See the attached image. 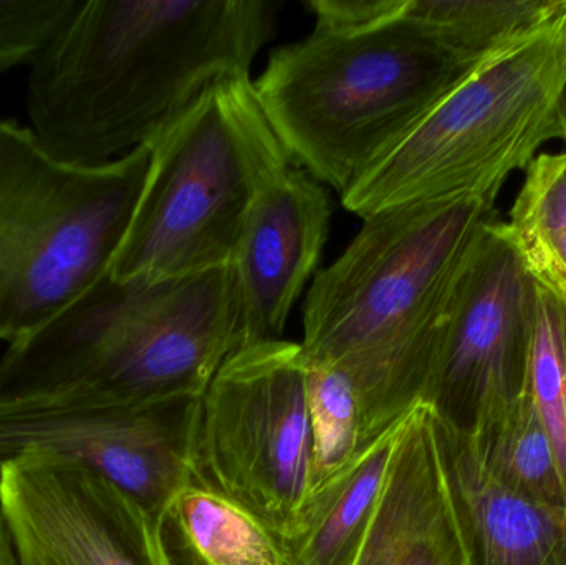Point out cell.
<instances>
[{
    "instance_id": "5bb4252c",
    "label": "cell",
    "mask_w": 566,
    "mask_h": 565,
    "mask_svg": "<svg viewBox=\"0 0 566 565\" xmlns=\"http://www.w3.org/2000/svg\"><path fill=\"white\" fill-rule=\"evenodd\" d=\"M434 428L469 565L551 564L566 533V513L502 484L485 467L474 438L436 415Z\"/></svg>"
},
{
    "instance_id": "7c38bea8",
    "label": "cell",
    "mask_w": 566,
    "mask_h": 565,
    "mask_svg": "<svg viewBox=\"0 0 566 565\" xmlns=\"http://www.w3.org/2000/svg\"><path fill=\"white\" fill-rule=\"evenodd\" d=\"M329 216L325 189L293 166L259 199L229 262L241 347L281 341L290 312L318 264Z\"/></svg>"
},
{
    "instance_id": "44dd1931",
    "label": "cell",
    "mask_w": 566,
    "mask_h": 565,
    "mask_svg": "<svg viewBox=\"0 0 566 565\" xmlns=\"http://www.w3.org/2000/svg\"><path fill=\"white\" fill-rule=\"evenodd\" d=\"M537 287L527 391L551 435L566 486V302Z\"/></svg>"
},
{
    "instance_id": "6da1fadb",
    "label": "cell",
    "mask_w": 566,
    "mask_h": 565,
    "mask_svg": "<svg viewBox=\"0 0 566 565\" xmlns=\"http://www.w3.org/2000/svg\"><path fill=\"white\" fill-rule=\"evenodd\" d=\"M275 0H80L30 65V132L53 161L98 168L149 145L202 93L249 76Z\"/></svg>"
},
{
    "instance_id": "5b68a950",
    "label": "cell",
    "mask_w": 566,
    "mask_h": 565,
    "mask_svg": "<svg viewBox=\"0 0 566 565\" xmlns=\"http://www.w3.org/2000/svg\"><path fill=\"white\" fill-rule=\"evenodd\" d=\"M149 146L145 188L108 269L118 281L229 265L252 209L292 168L251 75L212 85Z\"/></svg>"
},
{
    "instance_id": "9c48e42d",
    "label": "cell",
    "mask_w": 566,
    "mask_h": 565,
    "mask_svg": "<svg viewBox=\"0 0 566 565\" xmlns=\"http://www.w3.org/2000/svg\"><path fill=\"white\" fill-rule=\"evenodd\" d=\"M538 287L492 218L465 265L422 404L481 440L527 391Z\"/></svg>"
},
{
    "instance_id": "603a6c76",
    "label": "cell",
    "mask_w": 566,
    "mask_h": 565,
    "mask_svg": "<svg viewBox=\"0 0 566 565\" xmlns=\"http://www.w3.org/2000/svg\"><path fill=\"white\" fill-rule=\"evenodd\" d=\"M0 565H20L2 506H0Z\"/></svg>"
},
{
    "instance_id": "30bf717a",
    "label": "cell",
    "mask_w": 566,
    "mask_h": 565,
    "mask_svg": "<svg viewBox=\"0 0 566 565\" xmlns=\"http://www.w3.org/2000/svg\"><path fill=\"white\" fill-rule=\"evenodd\" d=\"M20 565H178L165 517L98 471L29 451L0 467Z\"/></svg>"
},
{
    "instance_id": "ffe728a7",
    "label": "cell",
    "mask_w": 566,
    "mask_h": 565,
    "mask_svg": "<svg viewBox=\"0 0 566 565\" xmlns=\"http://www.w3.org/2000/svg\"><path fill=\"white\" fill-rule=\"evenodd\" d=\"M306 365V394L312 433V494L343 468L348 467L356 454L365 448V443L358 398L349 378L332 365L319 364L308 358Z\"/></svg>"
},
{
    "instance_id": "ba28073f",
    "label": "cell",
    "mask_w": 566,
    "mask_h": 565,
    "mask_svg": "<svg viewBox=\"0 0 566 565\" xmlns=\"http://www.w3.org/2000/svg\"><path fill=\"white\" fill-rule=\"evenodd\" d=\"M306 374L302 344L248 345L226 358L199 405L192 481L234 501L275 536L310 494Z\"/></svg>"
},
{
    "instance_id": "277c9868",
    "label": "cell",
    "mask_w": 566,
    "mask_h": 565,
    "mask_svg": "<svg viewBox=\"0 0 566 565\" xmlns=\"http://www.w3.org/2000/svg\"><path fill=\"white\" fill-rule=\"evenodd\" d=\"M231 265L166 279L99 275L0 358L3 405L139 408L201 398L241 348Z\"/></svg>"
},
{
    "instance_id": "3957f363",
    "label": "cell",
    "mask_w": 566,
    "mask_h": 565,
    "mask_svg": "<svg viewBox=\"0 0 566 565\" xmlns=\"http://www.w3.org/2000/svg\"><path fill=\"white\" fill-rule=\"evenodd\" d=\"M306 6L315 29L275 50L255 92L292 163L345 195L485 62L442 42L405 0Z\"/></svg>"
},
{
    "instance_id": "8992f818",
    "label": "cell",
    "mask_w": 566,
    "mask_h": 565,
    "mask_svg": "<svg viewBox=\"0 0 566 565\" xmlns=\"http://www.w3.org/2000/svg\"><path fill=\"white\" fill-rule=\"evenodd\" d=\"M566 10L511 52L489 60L368 175L342 195L359 218L419 202H495L509 176L562 139Z\"/></svg>"
},
{
    "instance_id": "ac0fdd59",
    "label": "cell",
    "mask_w": 566,
    "mask_h": 565,
    "mask_svg": "<svg viewBox=\"0 0 566 565\" xmlns=\"http://www.w3.org/2000/svg\"><path fill=\"white\" fill-rule=\"evenodd\" d=\"M166 524L178 531L201 565H289L277 536L234 501L191 483L172 503Z\"/></svg>"
},
{
    "instance_id": "52a82bcc",
    "label": "cell",
    "mask_w": 566,
    "mask_h": 565,
    "mask_svg": "<svg viewBox=\"0 0 566 565\" xmlns=\"http://www.w3.org/2000/svg\"><path fill=\"white\" fill-rule=\"evenodd\" d=\"M151 146L70 168L0 119V342L42 327L112 265L145 188Z\"/></svg>"
},
{
    "instance_id": "9a60e30c",
    "label": "cell",
    "mask_w": 566,
    "mask_h": 565,
    "mask_svg": "<svg viewBox=\"0 0 566 565\" xmlns=\"http://www.w3.org/2000/svg\"><path fill=\"white\" fill-rule=\"evenodd\" d=\"M401 421L306 498L295 521L277 536L286 564L355 563L388 477Z\"/></svg>"
},
{
    "instance_id": "7a4b0ae2",
    "label": "cell",
    "mask_w": 566,
    "mask_h": 565,
    "mask_svg": "<svg viewBox=\"0 0 566 565\" xmlns=\"http://www.w3.org/2000/svg\"><path fill=\"white\" fill-rule=\"evenodd\" d=\"M494 216L484 199L381 209L316 274L302 348L352 381L365 447L422 404L459 282Z\"/></svg>"
},
{
    "instance_id": "4fadbf2b",
    "label": "cell",
    "mask_w": 566,
    "mask_h": 565,
    "mask_svg": "<svg viewBox=\"0 0 566 565\" xmlns=\"http://www.w3.org/2000/svg\"><path fill=\"white\" fill-rule=\"evenodd\" d=\"M353 565H469L426 404L399 425L388 477Z\"/></svg>"
},
{
    "instance_id": "7402d4cb",
    "label": "cell",
    "mask_w": 566,
    "mask_h": 565,
    "mask_svg": "<svg viewBox=\"0 0 566 565\" xmlns=\"http://www.w3.org/2000/svg\"><path fill=\"white\" fill-rule=\"evenodd\" d=\"M80 0H0V72L32 65Z\"/></svg>"
},
{
    "instance_id": "2e32d148",
    "label": "cell",
    "mask_w": 566,
    "mask_h": 565,
    "mask_svg": "<svg viewBox=\"0 0 566 565\" xmlns=\"http://www.w3.org/2000/svg\"><path fill=\"white\" fill-rule=\"evenodd\" d=\"M455 52L489 62L541 33L566 10V0H405Z\"/></svg>"
},
{
    "instance_id": "e0dca14e",
    "label": "cell",
    "mask_w": 566,
    "mask_h": 565,
    "mask_svg": "<svg viewBox=\"0 0 566 565\" xmlns=\"http://www.w3.org/2000/svg\"><path fill=\"white\" fill-rule=\"evenodd\" d=\"M505 226L535 284L566 302V149L528 165Z\"/></svg>"
},
{
    "instance_id": "d4e9b609",
    "label": "cell",
    "mask_w": 566,
    "mask_h": 565,
    "mask_svg": "<svg viewBox=\"0 0 566 565\" xmlns=\"http://www.w3.org/2000/svg\"><path fill=\"white\" fill-rule=\"evenodd\" d=\"M548 565H566V533L564 540L558 544L555 550L554 556H552L551 564Z\"/></svg>"
},
{
    "instance_id": "d6986e66",
    "label": "cell",
    "mask_w": 566,
    "mask_h": 565,
    "mask_svg": "<svg viewBox=\"0 0 566 565\" xmlns=\"http://www.w3.org/2000/svg\"><path fill=\"white\" fill-rule=\"evenodd\" d=\"M474 441L485 467L502 484L566 513V486L554 443L528 391Z\"/></svg>"
},
{
    "instance_id": "8fae6325",
    "label": "cell",
    "mask_w": 566,
    "mask_h": 565,
    "mask_svg": "<svg viewBox=\"0 0 566 565\" xmlns=\"http://www.w3.org/2000/svg\"><path fill=\"white\" fill-rule=\"evenodd\" d=\"M201 398L139 408L0 407V467L29 451L85 464L156 516H168L192 481Z\"/></svg>"
},
{
    "instance_id": "cb8c5ba5",
    "label": "cell",
    "mask_w": 566,
    "mask_h": 565,
    "mask_svg": "<svg viewBox=\"0 0 566 565\" xmlns=\"http://www.w3.org/2000/svg\"><path fill=\"white\" fill-rule=\"evenodd\" d=\"M557 118L558 126H560L562 142H565L566 145V80L564 83V88H562L560 96H558Z\"/></svg>"
}]
</instances>
